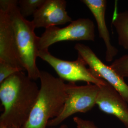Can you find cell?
Here are the masks:
<instances>
[{"mask_svg":"<svg viewBox=\"0 0 128 128\" xmlns=\"http://www.w3.org/2000/svg\"><path fill=\"white\" fill-rule=\"evenodd\" d=\"M40 88L34 80L19 71L0 85V100L4 107L0 126L22 128L26 124L36 104Z\"/></svg>","mask_w":128,"mask_h":128,"instance_id":"obj_1","label":"cell"},{"mask_svg":"<svg viewBox=\"0 0 128 128\" xmlns=\"http://www.w3.org/2000/svg\"><path fill=\"white\" fill-rule=\"evenodd\" d=\"M40 87L27 122L22 128H48L49 122L60 115L67 98L66 84L60 78L40 71Z\"/></svg>","mask_w":128,"mask_h":128,"instance_id":"obj_2","label":"cell"},{"mask_svg":"<svg viewBox=\"0 0 128 128\" xmlns=\"http://www.w3.org/2000/svg\"><path fill=\"white\" fill-rule=\"evenodd\" d=\"M0 9L6 12L11 20L20 58L28 76L34 81L40 79V71L36 63L39 37L35 34L36 28L32 21L28 20L22 15L18 0H0Z\"/></svg>","mask_w":128,"mask_h":128,"instance_id":"obj_3","label":"cell"},{"mask_svg":"<svg viewBox=\"0 0 128 128\" xmlns=\"http://www.w3.org/2000/svg\"><path fill=\"white\" fill-rule=\"evenodd\" d=\"M100 86L92 84L78 86L75 82L66 84L67 98L58 116L50 120L48 127H58L69 117L78 113H86L96 105Z\"/></svg>","mask_w":128,"mask_h":128,"instance_id":"obj_4","label":"cell"},{"mask_svg":"<svg viewBox=\"0 0 128 128\" xmlns=\"http://www.w3.org/2000/svg\"><path fill=\"white\" fill-rule=\"evenodd\" d=\"M95 25L89 18L78 19L66 27H52L46 28L39 37V50H48L58 42L66 41H94Z\"/></svg>","mask_w":128,"mask_h":128,"instance_id":"obj_5","label":"cell"},{"mask_svg":"<svg viewBox=\"0 0 128 128\" xmlns=\"http://www.w3.org/2000/svg\"><path fill=\"white\" fill-rule=\"evenodd\" d=\"M38 57L50 64L55 70L60 78L69 82L84 81L99 86L104 85L106 82L94 75L81 57L78 56L74 61H66L51 55L48 50H39Z\"/></svg>","mask_w":128,"mask_h":128,"instance_id":"obj_6","label":"cell"},{"mask_svg":"<svg viewBox=\"0 0 128 128\" xmlns=\"http://www.w3.org/2000/svg\"><path fill=\"white\" fill-rule=\"evenodd\" d=\"M78 55L84 60L93 74L114 87L128 104V85L110 66L104 64L88 46L78 44L74 46Z\"/></svg>","mask_w":128,"mask_h":128,"instance_id":"obj_7","label":"cell"},{"mask_svg":"<svg viewBox=\"0 0 128 128\" xmlns=\"http://www.w3.org/2000/svg\"><path fill=\"white\" fill-rule=\"evenodd\" d=\"M0 62L9 64L20 71H26L20 58L11 20L0 9Z\"/></svg>","mask_w":128,"mask_h":128,"instance_id":"obj_8","label":"cell"},{"mask_svg":"<svg viewBox=\"0 0 128 128\" xmlns=\"http://www.w3.org/2000/svg\"><path fill=\"white\" fill-rule=\"evenodd\" d=\"M64 0H46L33 15L32 23L36 28L45 29L72 22V19L66 11Z\"/></svg>","mask_w":128,"mask_h":128,"instance_id":"obj_9","label":"cell"},{"mask_svg":"<svg viewBox=\"0 0 128 128\" xmlns=\"http://www.w3.org/2000/svg\"><path fill=\"white\" fill-rule=\"evenodd\" d=\"M96 105L101 111L116 117L128 128V103L109 83L100 86Z\"/></svg>","mask_w":128,"mask_h":128,"instance_id":"obj_10","label":"cell"},{"mask_svg":"<svg viewBox=\"0 0 128 128\" xmlns=\"http://www.w3.org/2000/svg\"><path fill=\"white\" fill-rule=\"evenodd\" d=\"M81 2L90 10L96 19L99 36L103 40L106 48L105 60L107 62H112L118 54L119 51L112 44L110 33L106 23L105 12L107 1L105 0H82Z\"/></svg>","mask_w":128,"mask_h":128,"instance_id":"obj_11","label":"cell"},{"mask_svg":"<svg viewBox=\"0 0 128 128\" xmlns=\"http://www.w3.org/2000/svg\"><path fill=\"white\" fill-rule=\"evenodd\" d=\"M112 24L118 34L119 45L128 50V11L115 12L112 17Z\"/></svg>","mask_w":128,"mask_h":128,"instance_id":"obj_12","label":"cell"},{"mask_svg":"<svg viewBox=\"0 0 128 128\" xmlns=\"http://www.w3.org/2000/svg\"><path fill=\"white\" fill-rule=\"evenodd\" d=\"M46 0H20L18 7L20 12L24 18L34 15L45 2Z\"/></svg>","mask_w":128,"mask_h":128,"instance_id":"obj_13","label":"cell"},{"mask_svg":"<svg viewBox=\"0 0 128 128\" xmlns=\"http://www.w3.org/2000/svg\"><path fill=\"white\" fill-rule=\"evenodd\" d=\"M110 66L121 78H128V55L115 60Z\"/></svg>","mask_w":128,"mask_h":128,"instance_id":"obj_14","label":"cell"},{"mask_svg":"<svg viewBox=\"0 0 128 128\" xmlns=\"http://www.w3.org/2000/svg\"><path fill=\"white\" fill-rule=\"evenodd\" d=\"M19 71H20L18 69L9 64L0 62V84L10 76Z\"/></svg>","mask_w":128,"mask_h":128,"instance_id":"obj_15","label":"cell"},{"mask_svg":"<svg viewBox=\"0 0 128 128\" xmlns=\"http://www.w3.org/2000/svg\"><path fill=\"white\" fill-rule=\"evenodd\" d=\"M73 120L77 128H98L93 122L89 120L74 117Z\"/></svg>","mask_w":128,"mask_h":128,"instance_id":"obj_16","label":"cell"},{"mask_svg":"<svg viewBox=\"0 0 128 128\" xmlns=\"http://www.w3.org/2000/svg\"><path fill=\"white\" fill-rule=\"evenodd\" d=\"M48 128H69L68 126L66 124H62L58 127H48Z\"/></svg>","mask_w":128,"mask_h":128,"instance_id":"obj_17","label":"cell"},{"mask_svg":"<svg viewBox=\"0 0 128 128\" xmlns=\"http://www.w3.org/2000/svg\"><path fill=\"white\" fill-rule=\"evenodd\" d=\"M0 128H6L4 127H3V126H0Z\"/></svg>","mask_w":128,"mask_h":128,"instance_id":"obj_18","label":"cell"}]
</instances>
